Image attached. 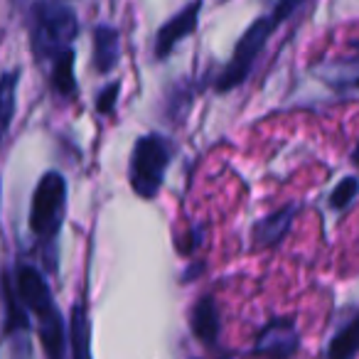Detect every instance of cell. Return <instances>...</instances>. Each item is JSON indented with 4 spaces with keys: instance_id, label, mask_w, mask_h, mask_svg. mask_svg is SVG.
I'll list each match as a JSON object with an SVG mask.
<instances>
[{
    "instance_id": "1",
    "label": "cell",
    "mask_w": 359,
    "mask_h": 359,
    "mask_svg": "<svg viewBox=\"0 0 359 359\" xmlns=\"http://www.w3.org/2000/svg\"><path fill=\"white\" fill-rule=\"evenodd\" d=\"M27 30L35 60L55 65V60L72 50V42L79 35V15L72 6L42 0L30 6Z\"/></svg>"
},
{
    "instance_id": "2",
    "label": "cell",
    "mask_w": 359,
    "mask_h": 359,
    "mask_svg": "<svg viewBox=\"0 0 359 359\" xmlns=\"http://www.w3.org/2000/svg\"><path fill=\"white\" fill-rule=\"evenodd\" d=\"M295 11H300V3H278L271 13L256 18L249 25V30L241 35L239 45H236L234 55H231L229 65L222 69V74L217 76V91H231L236 86H241L249 79L251 69H254L256 60L264 52L269 37L276 32V27L285 20L288 15H293Z\"/></svg>"
},
{
    "instance_id": "3",
    "label": "cell",
    "mask_w": 359,
    "mask_h": 359,
    "mask_svg": "<svg viewBox=\"0 0 359 359\" xmlns=\"http://www.w3.org/2000/svg\"><path fill=\"white\" fill-rule=\"evenodd\" d=\"M67 212V180L62 172L50 170L45 177H40L35 187V195L30 202V229L47 251H55V239L62 229Z\"/></svg>"
},
{
    "instance_id": "4",
    "label": "cell",
    "mask_w": 359,
    "mask_h": 359,
    "mask_svg": "<svg viewBox=\"0 0 359 359\" xmlns=\"http://www.w3.org/2000/svg\"><path fill=\"white\" fill-rule=\"evenodd\" d=\"M170 158H172V148L163 135L148 133L135 140L128 160V180L140 200H153L160 192Z\"/></svg>"
},
{
    "instance_id": "5",
    "label": "cell",
    "mask_w": 359,
    "mask_h": 359,
    "mask_svg": "<svg viewBox=\"0 0 359 359\" xmlns=\"http://www.w3.org/2000/svg\"><path fill=\"white\" fill-rule=\"evenodd\" d=\"M300 347L298 325L290 318L271 320L264 330L259 332L254 344V354L269 359H290Z\"/></svg>"
},
{
    "instance_id": "6",
    "label": "cell",
    "mask_w": 359,
    "mask_h": 359,
    "mask_svg": "<svg viewBox=\"0 0 359 359\" xmlns=\"http://www.w3.org/2000/svg\"><path fill=\"white\" fill-rule=\"evenodd\" d=\"M200 13H202V3H190L180 13H175L168 22L158 30L155 35V57L158 60H168L170 52L177 47V42H182L187 35L197 30V22H200Z\"/></svg>"
},
{
    "instance_id": "7",
    "label": "cell",
    "mask_w": 359,
    "mask_h": 359,
    "mask_svg": "<svg viewBox=\"0 0 359 359\" xmlns=\"http://www.w3.org/2000/svg\"><path fill=\"white\" fill-rule=\"evenodd\" d=\"M190 327L192 334L205 344H215L219 339V310H217V303L212 295H205V298H200L195 303L190 315Z\"/></svg>"
},
{
    "instance_id": "8",
    "label": "cell",
    "mask_w": 359,
    "mask_h": 359,
    "mask_svg": "<svg viewBox=\"0 0 359 359\" xmlns=\"http://www.w3.org/2000/svg\"><path fill=\"white\" fill-rule=\"evenodd\" d=\"M121 60V32L114 25H99L94 30V65L101 74H111Z\"/></svg>"
},
{
    "instance_id": "9",
    "label": "cell",
    "mask_w": 359,
    "mask_h": 359,
    "mask_svg": "<svg viewBox=\"0 0 359 359\" xmlns=\"http://www.w3.org/2000/svg\"><path fill=\"white\" fill-rule=\"evenodd\" d=\"M298 215V207L285 205L283 210L273 212V215L264 217L259 224L254 226V244L256 246H273L288 234L290 224H293V217Z\"/></svg>"
},
{
    "instance_id": "10",
    "label": "cell",
    "mask_w": 359,
    "mask_h": 359,
    "mask_svg": "<svg viewBox=\"0 0 359 359\" xmlns=\"http://www.w3.org/2000/svg\"><path fill=\"white\" fill-rule=\"evenodd\" d=\"M27 327H30V318H27V308L22 305V300L18 298V293L13 290L11 276H6V334H20L25 337Z\"/></svg>"
},
{
    "instance_id": "11",
    "label": "cell",
    "mask_w": 359,
    "mask_h": 359,
    "mask_svg": "<svg viewBox=\"0 0 359 359\" xmlns=\"http://www.w3.org/2000/svg\"><path fill=\"white\" fill-rule=\"evenodd\" d=\"M69 342H72V359H91V334L89 320H86L84 305H74L69 323Z\"/></svg>"
},
{
    "instance_id": "12",
    "label": "cell",
    "mask_w": 359,
    "mask_h": 359,
    "mask_svg": "<svg viewBox=\"0 0 359 359\" xmlns=\"http://www.w3.org/2000/svg\"><path fill=\"white\" fill-rule=\"evenodd\" d=\"M359 354V313L339 330L327 347V359H354Z\"/></svg>"
},
{
    "instance_id": "13",
    "label": "cell",
    "mask_w": 359,
    "mask_h": 359,
    "mask_svg": "<svg viewBox=\"0 0 359 359\" xmlns=\"http://www.w3.org/2000/svg\"><path fill=\"white\" fill-rule=\"evenodd\" d=\"M52 89L62 96L69 99L76 94V76H74V50L65 52L60 60L52 65Z\"/></svg>"
},
{
    "instance_id": "14",
    "label": "cell",
    "mask_w": 359,
    "mask_h": 359,
    "mask_svg": "<svg viewBox=\"0 0 359 359\" xmlns=\"http://www.w3.org/2000/svg\"><path fill=\"white\" fill-rule=\"evenodd\" d=\"M359 195V177H342L330 195V205L334 210H347Z\"/></svg>"
},
{
    "instance_id": "15",
    "label": "cell",
    "mask_w": 359,
    "mask_h": 359,
    "mask_svg": "<svg viewBox=\"0 0 359 359\" xmlns=\"http://www.w3.org/2000/svg\"><path fill=\"white\" fill-rule=\"evenodd\" d=\"M15 86H18V72H8L3 76V130L6 133L11 128L13 114H15Z\"/></svg>"
},
{
    "instance_id": "16",
    "label": "cell",
    "mask_w": 359,
    "mask_h": 359,
    "mask_svg": "<svg viewBox=\"0 0 359 359\" xmlns=\"http://www.w3.org/2000/svg\"><path fill=\"white\" fill-rule=\"evenodd\" d=\"M118 91H121V81H111V84H106L104 89L96 94V109H99V114H111V111H114Z\"/></svg>"
},
{
    "instance_id": "17",
    "label": "cell",
    "mask_w": 359,
    "mask_h": 359,
    "mask_svg": "<svg viewBox=\"0 0 359 359\" xmlns=\"http://www.w3.org/2000/svg\"><path fill=\"white\" fill-rule=\"evenodd\" d=\"M352 163L359 168V145H357V148H354V153H352Z\"/></svg>"
},
{
    "instance_id": "18",
    "label": "cell",
    "mask_w": 359,
    "mask_h": 359,
    "mask_svg": "<svg viewBox=\"0 0 359 359\" xmlns=\"http://www.w3.org/2000/svg\"><path fill=\"white\" fill-rule=\"evenodd\" d=\"M357 89H359V79H357Z\"/></svg>"
}]
</instances>
